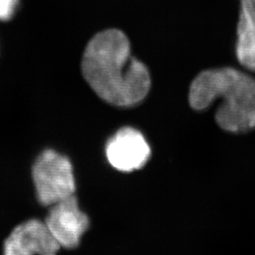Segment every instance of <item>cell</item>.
I'll list each match as a JSON object with an SVG mask.
<instances>
[{
	"instance_id": "1",
	"label": "cell",
	"mask_w": 255,
	"mask_h": 255,
	"mask_svg": "<svg viewBox=\"0 0 255 255\" xmlns=\"http://www.w3.org/2000/svg\"><path fill=\"white\" fill-rule=\"evenodd\" d=\"M82 70L94 92L115 106L135 105L150 88L145 64L131 55L128 39L119 29H107L93 37L82 56Z\"/></svg>"
},
{
	"instance_id": "2",
	"label": "cell",
	"mask_w": 255,
	"mask_h": 255,
	"mask_svg": "<svg viewBox=\"0 0 255 255\" xmlns=\"http://www.w3.org/2000/svg\"><path fill=\"white\" fill-rule=\"evenodd\" d=\"M221 100L216 121L230 132H246L255 128V79L232 67L199 74L189 91L193 109L202 111Z\"/></svg>"
},
{
	"instance_id": "3",
	"label": "cell",
	"mask_w": 255,
	"mask_h": 255,
	"mask_svg": "<svg viewBox=\"0 0 255 255\" xmlns=\"http://www.w3.org/2000/svg\"><path fill=\"white\" fill-rule=\"evenodd\" d=\"M32 179L37 199L44 206L75 195L76 183L70 160L53 149H46L38 156L32 166Z\"/></svg>"
},
{
	"instance_id": "4",
	"label": "cell",
	"mask_w": 255,
	"mask_h": 255,
	"mask_svg": "<svg viewBox=\"0 0 255 255\" xmlns=\"http://www.w3.org/2000/svg\"><path fill=\"white\" fill-rule=\"evenodd\" d=\"M45 224L58 244L65 249L79 246L90 221L80 209L75 195L50 206Z\"/></svg>"
},
{
	"instance_id": "5",
	"label": "cell",
	"mask_w": 255,
	"mask_h": 255,
	"mask_svg": "<svg viewBox=\"0 0 255 255\" xmlns=\"http://www.w3.org/2000/svg\"><path fill=\"white\" fill-rule=\"evenodd\" d=\"M109 164L122 172L141 169L148 161L151 150L144 135L133 128H122L106 145Z\"/></svg>"
},
{
	"instance_id": "6",
	"label": "cell",
	"mask_w": 255,
	"mask_h": 255,
	"mask_svg": "<svg viewBox=\"0 0 255 255\" xmlns=\"http://www.w3.org/2000/svg\"><path fill=\"white\" fill-rule=\"evenodd\" d=\"M61 246L45 222L29 219L17 225L4 242V255H56Z\"/></svg>"
},
{
	"instance_id": "7",
	"label": "cell",
	"mask_w": 255,
	"mask_h": 255,
	"mask_svg": "<svg viewBox=\"0 0 255 255\" xmlns=\"http://www.w3.org/2000/svg\"><path fill=\"white\" fill-rule=\"evenodd\" d=\"M237 55L240 64L255 71V0H241Z\"/></svg>"
},
{
	"instance_id": "8",
	"label": "cell",
	"mask_w": 255,
	"mask_h": 255,
	"mask_svg": "<svg viewBox=\"0 0 255 255\" xmlns=\"http://www.w3.org/2000/svg\"><path fill=\"white\" fill-rule=\"evenodd\" d=\"M19 0H0V20H9L15 12Z\"/></svg>"
}]
</instances>
